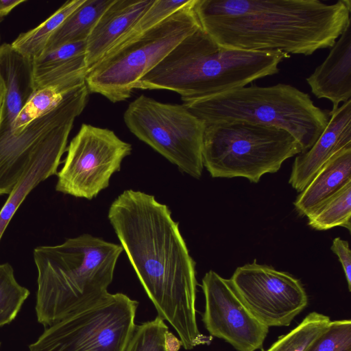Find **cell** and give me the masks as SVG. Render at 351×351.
Masks as SVG:
<instances>
[{
  "instance_id": "3957f363",
  "label": "cell",
  "mask_w": 351,
  "mask_h": 351,
  "mask_svg": "<svg viewBox=\"0 0 351 351\" xmlns=\"http://www.w3.org/2000/svg\"><path fill=\"white\" fill-rule=\"evenodd\" d=\"M289 55L278 51H247L219 46L201 27L187 36L134 86L169 90L182 101L206 97L272 75Z\"/></svg>"
},
{
  "instance_id": "30bf717a",
  "label": "cell",
  "mask_w": 351,
  "mask_h": 351,
  "mask_svg": "<svg viewBox=\"0 0 351 351\" xmlns=\"http://www.w3.org/2000/svg\"><path fill=\"white\" fill-rule=\"evenodd\" d=\"M86 82L63 95L47 113L18 132L11 130L21 110L17 105H3L0 112V196L9 195L25 173L35 155L55 140L69 136L77 117L88 101Z\"/></svg>"
},
{
  "instance_id": "2e32d148",
  "label": "cell",
  "mask_w": 351,
  "mask_h": 351,
  "mask_svg": "<svg viewBox=\"0 0 351 351\" xmlns=\"http://www.w3.org/2000/svg\"><path fill=\"white\" fill-rule=\"evenodd\" d=\"M313 94L327 99L334 111L351 97V21L324 61L307 78Z\"/></svg>"
},
{
  "instance_id": "4dcf8cb0",
  "label": "cell",
  "mask_w": 351,
  "mask_h": 351,
  "mask_svg": "<svg viewBox=\"0 0 351 351\" xmlns=\"http://www.w3.org/2000/svg\"><path fill=\"white\" fill-rule=\"evenodd\" d=\"M5 94V85L4 80L0 74V112L3 106L4 97Z\"/></svg>"
},
{
  "instance_id": "7402d4cb",
  "label": "cell",
  "mask_w": 351,
  "mask_h": 351,
  "mask_svg": "<svg viewBox=\"0 0 351 351\" xmlns=\"http://www.w3.org/2000/svg\"><path fill=\"white\" fill-rule=\"evenodd\" d=\"M308 224L317 230L341 226L351 231V182L306 217Z\"/></svg>"
},
{
  "instance_id": "603a6c76",
  "label": "cell",
  "mask_w": 351,
  "mask_h": 351,
  "mask_svg": "<svg viewBox=\"0 0 351 351\" xmlns=\"http://www.w3.org/2000/svg\"><path fill=\"white\" fill-rule=\"evenodd\" d=\"M182 346L165 321L154 319L136 325L123 351H178Z\"/></svg>"
},
{
  "instance_id": "4fadbf2b",
  "label": "cell",
  "mask_w": 351,
  "mask_h": 351,
  "mask_svg": "<svg viewBox=\"0 0 351 351\" xmlns=\"http://www.w3.org/2000/svg\"><path fill=\"white\" fill-rule=\"evenodd\" d=\"M202 288L205 298L202 321L208 332L238 351L261 349L269 327L250 312L229 279L210 270L203 277Z\"/></svg>"
},
{
  "instance_id": "f546056e",
  "label": "cell",
  "mask_w": 351,
  "mask_h": 351,
  "mask_svg": "<svg viewBox=\"0 0 351 351\" xmlns=\"http://www.w3.org/2000/svg\"><path fill=\"white\" fill-rule=\"evenodd\" d=\"M25 1V0H0V18L6 16L15 7Z\"/></svg>"
},
{
  "instance_id": "ffe728a7",
  "label": "cell",
  "mask_w": 351,
  "mask_h": 351,
  "mask_svg": "<svg viewBox=\"0 0 351 351\" xmlns=\"http://www.w3.org/2000/svg\"><path fill=\"white\" fill-rule=\"evenodd\" d=\"M112 1L85 0L54 32L44 53L66 44L86 41L99 18Z\"/></svg>"
},
{
  "instance_id": "484cf974",
  "label": "cell",
  "mask_w": 351,
  "mask_h": 351,
  "mask_svg": "<svg viewBox=\"0 0 351 351\" xmlns=\"http://www.w3.org/2000/svg\"><path fill=\"white\" fill-rule=\"evenodd\" d=\"M191 1V0H154L152 5L141 16L132 28L113 45L107 53L125 45L143 32L149 30L178 10L187 5Z\"/></svg>"
},
{
  "instance_id": "9c48e42d",
  "label": "cell",
  "mask_w": 351,
  "mask_h": 351,
  "mask_svg": "<svg viewBox=\"0 0 351 351\" xmlns=\"http://www.w3.org/2000/svg\"><path fill=\"white\" fill-rule=\"evenodd\" d=\"M123 120L134 135L182 172L201 177L206 125L183 104L162 103L142 95L129 104Z\"/></svg>"
},
{
  "instance_id": "6da1fadb",
  "label": "cell",
  "mask_w": 351,
  "mask_h": 351,
  "mask_svg": "<svg viewBox=\"0 0 351 351\" xmlns=\"http://www.w3.org/2000/svg\"><path fill=\"white\" fill-rule=\"evenodd\" d=\"M108 217L158 316L167 321L186 350L208 345L196 320L195 263L167 206L128 189L111 204Z\"/></svg>"
},
{
  "instance_id": "8fae6325",
  "label": "cell",
  "mask_w": 351,
  "mask_h": 351,
  "mask_svg": "<svg viewBox=\"0 0 351 351\" xmlns=\"http://www.w3.org/2000/svg\"><path fill=\"white\" fill-rule=\"evenodd\" d=\"M66 151L63 167L57 172L56 191L92 199L108 186L132 146L112 130L83 123Z\"/></svg>"
},
{
  "instance_id": "5bb4252c",
  "label": "cell",
  "mask_w": 351,
  "mask_h": 351,
  "mask_svg": "<svg viewBox=\"0 0 351 351\" xmlns=\"http://www.w3.org/2000/svg\"><path fill=\"white\" fill-rule=\"evenodd\" d=\"M329 114V122L315 143L294 160L289 183L299 193L332 156L351 147V99Z\"/></svg>"
},
{
  "instance_id": "83f0119b",
  "label": "cell",
  "mask_w": 351,
  "mask_h": 351,
  "mask_svg": "<svg viewBox=\"0 0 351 351\" xmlns=\"http://www.w3.org/2000/svg\"><path fill=\"white\" fill-rule=\"evenodd\" d=\"M304 351H351V321H330Z\"/></svg>"
},
{
  "instance_id": "4316f807",
  "label": "cell",
  "mask_w": 351,
  "mask_h": 351,
  "mask_svg": "<svg viewBox=\"0 0 351 351\" xmlns=\"http://www.w3.org/2000/svg\"><path fill=\"white\" fill-rule=\"evenodd\" d=\"M64 94L52 87L34 90L14 119L12 131L19 132L31 121L49 112L59 103Z\"/></svg>"
},
{
  "instance_id": "f1b7e54d",
  "label": "cell",
  "mask_w": 351,
  "mask_h": 351,
  "mask_svg": "<svg viewBox=\"0 0 351 351\" xmlns=\"http://www.w3.org/2000/svg\"><path fill=\"white\" fill-rule=\"evenodd\" d=\"M330 249L337 256L342 265L348 290L351 291V252L349 243L347 241L343 240L340 237H336L332 241Z\"/></svg>"
},
{
  "instance_id": "277c9868",
  "label": "cell",
  "mask_w": 351,
  "mask_h": 351,
  "mask_svg": "<svg viewBox=\"0 0 351 351\" xmlns=\"http://www.w3.org/2000/svg\"><path fill=\"white\" fill-rule=\"evenodd\" d=\"M122 252L120 245L89 234L35 247L38 322L49 327L106 294Z\"/></svg>"
},
{
  "instance_id": "d4e9b609",
  "label": "cell",
  "mask_w": 351,
  "mask_h": 351,
  "mask_svg": "<svg viewBox=\"0 0 351 351\" xmlns=\"http://www.w3.org/2000/svg\"><path fill=\"white\" fill-rule=\"evenodd\" d=\"M29 295V291L17 282L12 266L0 264V326L15 319Z\"/></svg>"
},
{
  "instance_id": "cb8c5ba5",
  "label": "cell",
  "mask_w": 351,
  "mask_h": 351,
  "mask_svg": "<svg viewBox=\"0 0 351 351\" xmlns=\"http://www.w3.org/2000/svg\"><path fill=\"white\" fill-rule=\"evenodd\" d=\"M330 322L328 316L311 312L298 326L279 337L266 351H304Z\"/></svg>"
},
{
  "instance_id": "e0dca14e",
  "label": "cell",
  "mask_w": 351,
  "mask_h": 351,
  "mask_svg": "<svg viewBox=\"0 0 351 351\" xmlns=\"http://www.w3.org/2000/svg\"><path fill=\"white\" fill-rule=\"evenodd\" d=\"M154 0H113L99 18L86 40L88 71L136 23Z\"/></svg>"
},
{
  "instance_id": "52a82bcc",
  "label": "cell",
  "mask_w": 351,
  "mask_h": 351,
  "mask_svg": "<svg viewBox=\"0 0 351 351\" xmlns=\"http://www.w3.org/2000/svg\"><path fill=\"white\" fill-rule=\"evenodd\" d=\"M195 1L105 55L88 73V91L112 103L129 98L136 83L200 27L193 9Z\"/></svg>"
},
{
  "instance_id": "8992f818",
  "label": "cell",
  "mask_w": 351,
  "mask_h": 351,
  "mask_svg": "<svg viewBox=\"0 0 351 351\" xmlns=\"http://www.w3.org/2000/svg\"><path fill=\"white\" fill-rule=\"evenodd\" d=\"M203 165L213 178L242 177L257 183L302 152L297 140L276 127L245 121L205 125Z\"/></svg>"
},
{
  "instance_id": "d6986e66",
  "label": "cell",
  "mask_w": 351,
  "mask_h": 351,
  "mask_svg": "<svg viewBox=\"0 0 351 351\" xmlns=\"http://www.w3.org/2000/svg\"><path fill=\"white\" fill-rule=\"evenodd\" d=\"M351 182V147L332 156L315 175L293 202L298 213L307 217Z\"/></svg>"
},
{
  "instance_id": "ac0fdd59",
  "label": "cell",
  "mask_w": 351,
  "mask_h": 351,
  "mask_svg": "<svg viewBox=\"0 0 351 351\" xmlns=\"http://www.w3.org/2000/svg\"><path fill=\"white\" fill-rule=\"evenodd\" d=\"M69 136L46 145L32 158L0 210V241L14 213L27 195L40 182L57 174L60 159L66 151Z\"/></svg>"
},
{
  "instance_id": "7c38bea8",
  "label": "cell",
  "mask_w": 351,
  "mask_h": 351,
  "mask_svg": "<svg viewBox=\"0 0 351 351\" xmlns=\"http://www.w3.org/2000/svg\"><path fill=\"white\" fill-rule=\"evenodd\" d=\"M229 280L250 312L269 328L289 326L308 304L298 279L256 260L237 267Z\"/></svg>"
},
{
  "instance_id": "5b68a950",
  "label": "cell",
  "mask_w": 351,
  "mask_h": 351,
  "mask_svg": "<svg viewBox=\"0 0 351 351\" xmlns=\"http://www.w3.org/2000/svg\"><path fill=\"white\" fill-rule=\"evenodd\" d=\"M182 101L205 125L245 121L283 129L297 140L302 152L313 146L330 120L329 113L316 106L308 94L281 83L252 84Z\"/></svg>"
},
{
  "instance_id": "44dd1931",
  "label": "cell",
  "mask_w": 351,
  "mask_h": 351,
  "mask_svg": "<svg viewBox=\"0 0 351 351\" xmlns=\"http://www.w3.org/2000/svg\"><path fill=\"white\" fill-rule=\"evenodd\" d=\"M84 1H67L38 26L20 34L11 45L19 53L31 60L40 57L44 53L46 45L54 32Z\"/></svg>"
},
{
  "instance_id": "9a60e30c",
  "label": "cell",
  "mask_w": 351,
  "mask_h": 351,
  "mask_svg": "<svg viewBox=\"0 0 351 351\" xmlns=\"http://www.w3.org/2000/svg\"><path fill=\"white\" fill-rule=\"evenodd\" d=\"M86 41L62 45L32 60L34 90L52 87L61 93L86 82Z\"/></svg>"
},
{
  "instance_id": "7a4b0ae2",
  "label": "cell",
  "mask_w": 351,
  "mask_h": 351,
  "mask_svg": "<svg viewBox=\"0 0 351 351\" xmlns=\"http://www.w3.org/2000/svg\"><path fill=\"white\" fill-rule=\"evenodd\" d=\"M193 9L221 47L288 55L331 48L351 21L350 0H195Z\"/></svg>"
},
{
  "instance_id": "ba28073f",
  "label": "cell",
  "mask_w": 351,
  "mask_h": 351,
  "mask_svg": "<svg viewBox=\"0 0 351 351\" xmlns=\"http://www.w3.org/2000/svg\"><path fill=\"white\" fill-rule=\"evenodd\" d=\"M137 306L125 294L108 292L47 327L29 351H123Z\"/></svg>"
}]
</instances>
